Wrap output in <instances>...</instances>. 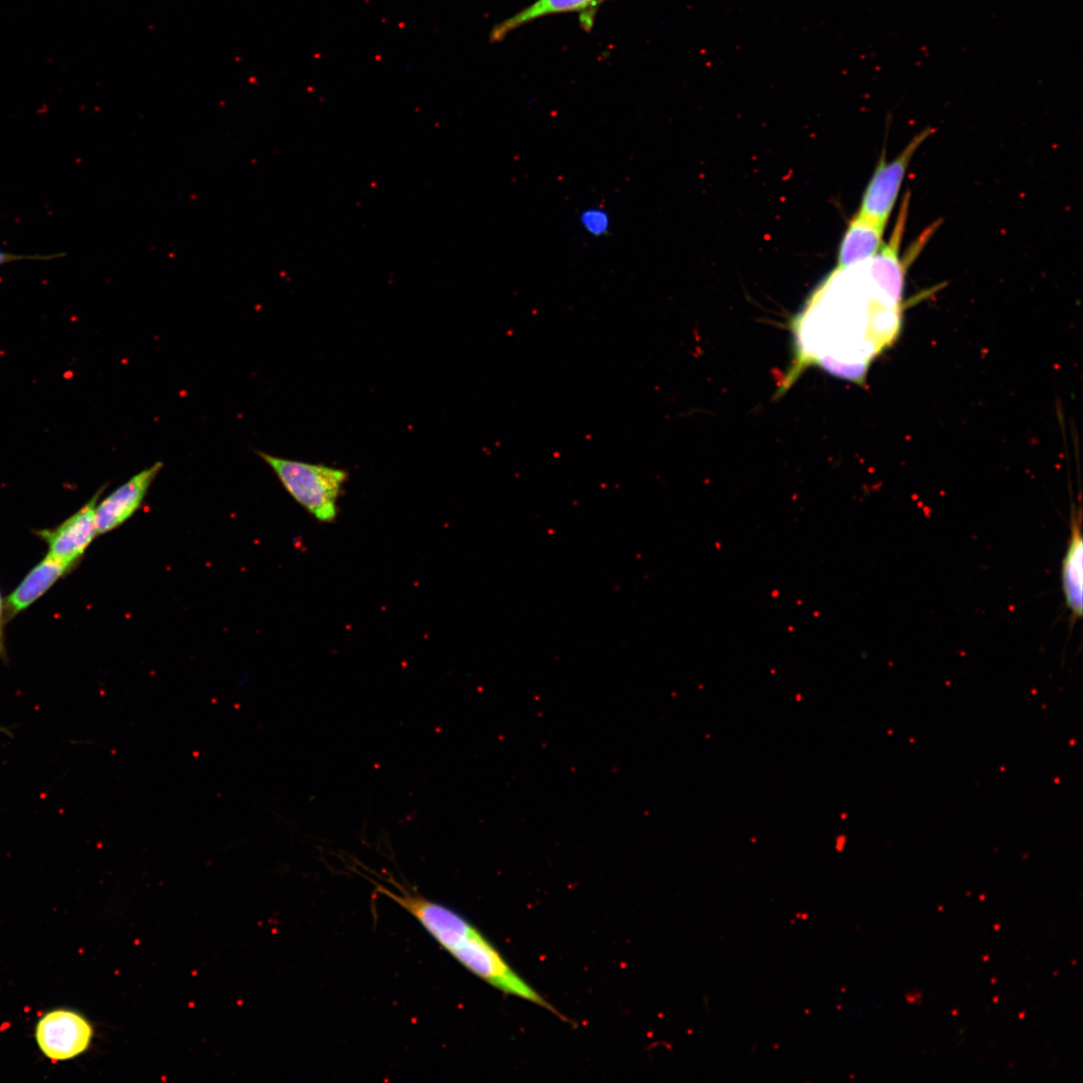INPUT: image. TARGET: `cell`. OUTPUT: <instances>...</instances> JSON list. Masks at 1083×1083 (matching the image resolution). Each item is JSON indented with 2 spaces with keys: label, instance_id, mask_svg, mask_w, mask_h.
Returning a JSON list of instances; mask_svg holds the SVG:
<instances>
[{
  "label": "cell",
  "instance_id": "6da1fadb",
  "mask_svg": "<svg viewBox=\"0 0 1083 1083\" xmlns=\"http://www.w3.org/2000/svg\"><path fill=\"white\" fill-rule=\"evenodd\" d=\"M380 893L410 913L460 964L500 991L544 1007L563 1017L505 961L491 942L470 922L444 905L399 888L379 886Z\"/></svg>",
  "mask_w": 1083,
  "mask_h": 1083
},
{
  "label": "cell",
  "instance_id": "7a4b0ae2",
  "mask_svg": "<svg viewBox=\"0 0 1083 1083\" xmlns=\"http://www.w3.org/2000/svg\"><path fill=\"white\" fill-rule=\"evenodd\" d=\"M256 454L274 472L287 493L320 523L336 521L338 502L348 480L344 470L286 460L264 452Z\"/></svg>",
  "mask_w": 1083,
  "mask_h": 1083
},
{
  "label": "cell",
  "instance_id": "3957f363",
  "mask_svg": "<svg viewBox=\"0 0 1083 1083\" xmlns=\"http://www.w3.org/2000/svg\"><path fill=\"white\" fill-rule=\"evenodd\" d=\"M934 132L929 128L916 135L891 162H887L886 153L883 152L864 192L859 214L885 227L888 225L909 166L919 148Z\"/></svg>",
  "mask_w": 1083,
  "mask_h": 1083
},
{
  "label": "cell",
  "instance_id": "277c9868",
  "mask_svg": "<svg viewBox=\"0 0 1083 1083\" xmlns=\"http://www.w3.org/2000/svg\"><path fill=\"white\" fill-rule=\"evenodd\" d=\"M910 194L905 195L893 233L878 253L869 260V283L875 297L885 306L901 308L906 282V264L900 249L906 231Z\"/></svg>",
  "mask_w": 1083,
  "mask_h": 1083
},
{
  "label": "cell",
  "instance_id": "5b68a950",
  "mask_svg": "<svg viewBox=\"0 0 1083 1083\" xmlns=\"http://www.w3.org/2000/svg\"><path fill=\"white\" fill-rule=\"evenodd\" d=\"M93 1036L91 1023L81 1014L70 1010L46 1014L36 1030L41 1051L53 1061L80 1056L89 1049Z\"/></svg>",
  "mask_w": 1083,
  "mask_h": 1083
},
{
  "label": "cell",
  "instance_id": "8992f818",
  "mask_svg": "<svg viewBox=\"0 0 1083 1083\" xmlns=\"http://www.w3.org/2000/svg\"><path fill=\"white\" fill-rule=\"evenodd\" d=\"M104 488L76 514L55 529L39 530L36 534L47 543L48 555L75 568L99 535L96 508Z\"/></svg>",
  "mask_w": 1083,
  "mask_h": 1083
},
{
  "label": "cell",
  "instance_id": "52a82bcc",
  "mask_svg": "<svg viewBox=\"0 0 1083 1083\" xmlns=\"http://www.w3.org/2000/svg\"><path fill=\"white\" fill-rule=\"evenodd\" d=\"M606 2L609 0H536L529 7L495 25L490 32V43H501L510 34L528 24L561 14H577L583 30L590 33L599 9Z\"/></svg>",
  "mask_w": 1083,
  "mask_h": 1083
},
{
  "label": "cell",
  "instance_id": "ba28073f",
  "mask_svg": "<svg viewBox=\"0 0 1083 1083\" xmlns=\"http://www.w3.org/2000/svg\"><path fill=\"white\" fill-rule=\"evenodd\" d=\"M162 469L161 462L155 463L98 503L96 519L99 535L116 530L138 511Z\"/></svg>",
  "mask_w": 1083,
  "mask_h": 1083
},
{
  "label": "cell",
  "instance_id": "9c48e42d",
  "mask_svg": "<svg viewBox=\"0 0 1083 1083\" xmlns=\"http://www.w3.org/2000/svg\"><path fill=\"white\" fill-rule=\"evenodd\" d=\"M886 227L857 213L849 223L839 247L837 271L871 260L884 245Z\"/></svg>",
  "mask_w": 1083,
  "mask_h": 1083
},
{
  "label": "cell",
  "instance_id": "30bf717a",
  "mask_svg": "<svg viewBox=\"0 0 1083 1083\" xmlns=\"http://www.w3.org/2000/svg\"><path fill=\"white\" fill-rule=\"evenodd\" d=\"M73 569L47 555L7 598V621L27 610Z\"/></svg>",
  "mask_w": 1083,
  "mask_h": 1083
},
{
  "label": "cell",
  "instance_id": "8fae6325",
  "mask_svg": "<svg viewBox=\"0 0 1083 1083\" xmlns=\"http://www.w3.org/2000/svg\"><path fill=\"white\" fill-rule=\"evenodd\" d=\"M1071 533L1062 563V589L1065 603L1074 620L1083 614V541L1081 512L1071 515Z\"/></svg>",
  "mask_w": 1083,
  "mask_h": 1083
},
{
  "label": "cell",
  "instance_id": "7c38bea8",
  "mask_svg": "<svg viewBox=\"0 0 1083 1083\" xmlns=\"http://www.w3.org/2000/svg\"><path fill=\"white\" fill-rule=\"evenodd\" d=\"M831 376L852 382L859 386H865L869 372V364H846L841 363L830 356L823 355L815 359L814 364Z\"/></svg>",
  "mask_w": 1083,
  "mask_h": 1083
},
{
  "label": "cell",
  "instance_id": "4fadbf2b",
  "mask_svg": "<svg viewBox=\"0 0 1083 1083\" xmlns=\"http://www.w3.org/2000/svg\"><path fill=\"white\" fill-rule=\"evenodd\" d=\"M578 223L583 232L592 238H603L611 232L612 218L601 206L583 209L578 216Z\"/></svg>",
  "mask_w": 1083,
  "mask_h": 1083
},
{
  "label": "cell",
  "instance_id": "5bb4252c",
  "mask_svg": "<svg viewBox=\"0 0 1083 1083\" xmlns=\"http://www.w3.org/2000/svg\"><path fill=\"white\" fill-rule=\"evenodd\" d=\"M59 256H64V254H61V255L56 254V255H51V256H49V255H21V254H14V253H10V252L0 250V266H3L5 264L11 263V262H15V261H21V260H50V259H53V258H58Z\"/></svg>",
  "mask_w": 1083,
  "mask_h": 1083
},
{
  "label": "cell",
  "instance_id": "9a60e30c",
  "mask_svg": "<svg viewBox=\"0 0 1083 1083\" xmlns=\"http://www.w3.org/2000/svg\"><path fill=\"white\" fill-rule=\"evenodd\" d=\"M6 622H7L6 605H5V601L3 600L2 593H0V657H2V658L6 657L5 633H4V628H5V623Z\"/></svg>",
  "mask_w": 1083,
  "mask_h": 1083
},
{
  "label": "cell",
  "instance_id": "2e32d148",
  "mask_svg": "<svg viewBox=\"0 0 1083 1083\" xmlns=\"http://www.w3.org/2000/svg\"><path fill=\"white\" fill-rule=\"evenodd\" d=\"M917 997H918V998H921V993H919V994H918L917 996H915V995H912V994H908V995H906V1000H907V1001H908L909 1003H914V1002H916V1000H917Z\"/></svg>",
  "mask_w": 1083,
  "mask_h": 1083
},
{
  "label": "cell",
  "instance_id": "e0dca14e",
  "mask_svg": "<svg viewBox=\"0 0 1083 1083\" xmlns=\"http://www.w3.org/2000/svg\"><path fill=\"white\" fill-rule=\"evenodd\" d=\"M999 928H1000V924L994 925V930H995V931H998V930H999Z\"/></svg>",
  "mask_w": 1083,
  "mask_h": 1083
},
{
  "label": "cell",
  "instance_id": "ac0fdd59",
  "mask_svg": "<svg viewBox=\"0 0 1083 1083\" xmlns=\"http://www.w3.org/2000/svg\"><path fill=\"white\" fill-rule=\"evenodd\" d=\"M1024 1016H1025V1011H1024V1012H1022L1021 1014H1019V1016H1018V1017H1019V1019H1023V1017H1024Z\"/></svg>",
  "mask_w": 1083,
  "mask_h": 1083
},
{
  "label": "cell",
  "instance_id": "d6986e66",
  "mask_svg": "<svg viewBox=\"0 0 1083 1083\" xmlns=\"http://www.w3.org/2000/svg\"><path fill=\"white\" fill-rule=\"evenodd\" d=\"M0 732H2V733H6V734H9V733L7 732V730H5V729H3V728H0Z\"/></svg>",
  "mask_w": 1083,
  "mask_h": 1083
},
{
  "label": "cell",
  "instance_id": "ffe728a7",
  "mask_svg": "<svg viewBox=\"0 0 1083 1083\" xmlns=\"http://www.w3.org/2000/svg\"><path fill=\"white\" fill-rule=\"evenodd\" d=\"M998 999H999V997H998V996H997V997H994V998H993V1002H994V1003L998 1002Z\"/></svg>",
  "mask_w": 1083,
  "mask_h": 1083
},
{
  "label": "cell",
  "instance_id": "44dd1931",
  "mask_svg": "<svg viewBox=\"0 0 1083 1083\" xmlns=\"http://www.w3.org/2000/svg\"><path fill=\"white\" fill-rule=\"evenodd\" d=\"M983 959H984V961H988L989 960V955L984 956Z\"/></svg>",
  "mask_w": 1083,
  "mask_h": 1083
},
{
  "label": "cell",
  "instance_id": "7402d4cb",
  "mask_svg": "<svg viewBox=\"0 0 1083 1083\" xmlns=\"http://www.w3.org/2000/svg\"><path fill=\"white\" fill-rule=\"evenodd\" d=\"M952 1014H953V1015H957V1014H958V1010H953Z\"/></svg>",
  "mask_w": 1083,
  "mask_h": 1083
},
{
  "label": "cell",
  "instance_id": "603a6c76",
  "mask_svg": "<svg viewBox=\"0 0 1083 1083\" xmlns=\"http://www.w3.org/2000/svg\"><path fill=\"white\" fill-rule=\"evenodd\" d=\"M979 898H980V901H984V900H985V896H980Z\"/></svg>",
  "mask_w": 1083,
  "mask_h": 1083
},
{
  "label": "cell",
  "instance_id": "cb8c5ba5",
  "mask_svg": "<svg viewBox=\"0 0 1083 1083\" xmlns=\"http://www.w3.org/2000/svg\"><path fill=\"white\" fill-rule=\"evenodd\" d=\"M992 983H996V978H993V979H992Z\"/></svg>",
  "mask_w": 1083,
  "mask_h": 1083
}]
</instances>
